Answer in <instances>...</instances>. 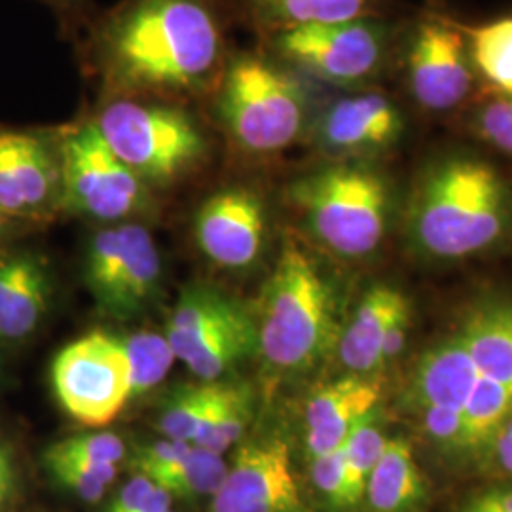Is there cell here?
I'll return each mask as SVG.
<instances>
[{
	"label": "cell",
	"instance_id": "cell-1",
	"mask_svg": "<svg viewBox=\"0 0 512 512\" xmlns=\"http://www.w3.org/2000/svg\"><path fill=\"white\" fill-rule=\"evenodd\" d=\"M232 0H118L93 21L88 54L126 97H192L217 90L230 59Z\"/></svg>",
	"mask_w": 512,
	"mask_h": 512
},
{
	"label": "cell",
	"instance_id": "cell-2",
	"mask_svg": "<svg viewBox=\"0 0 512 512\" xmlns=\"http://www.w3.org/2000/svg\"><path fill=\"white\" fill-rule=\"evenodd\" d=\"M408 251L431 264L494 253L512 236V190L494 165L467 152L431 160L404 209Z\"/></svg>",
	"mask_w": 512,
	"mask_h": 512
},
{
	"label": "cell",
	"instance_id": "cell-3",
	"mask_svg": "<svg viewBox=\"0 0 512 512\" xmlns=\"http://www.w3.org/2000/svg\"><path fill=\"white\" fill-rule=\"evenodd\" d=\"M255 319L256 353L277 374L308 372L336 349L342 327L334 285L298 239H285Z\"/></svg>",
	"mask_w": 512,
	"mask_h": 512
},
{
	"label": "cell",
	"instance_id": "cell-4",
	"mask_svg": "<svg viewBox=\"0 0 512 512\" xmlns=\"http://www.w3.org/2000/svg\"><path fill=\"white\" fill-rule=\"evenodd\" d=\"M302 228L325 253L361 262L378 255L395 215V190L368 162L330 160L289 186Z\"/></svg>",
	"mask_w": 512,
	"mask_h": 512
},
{
	"label": "cell",
	"instance_id": "cell-5",
	"mask_svg": "<svg viewBox=\"0 0 512 512\" xmlns=\"http://www.w3.org/2000/svg\"><path fill=\"white\" fill-rule=\"evenodd\" d=\"M219 114L234 145L255 156L283 152L308 128V95L293 69L270 54L230 55Z\"/></svg>",
	"mask_w": 512,
	"mask_h": 512
},
{
	"label": "cell",
	"instance_id": "cell-6",
	"mask_svg": "<svg viewBox=\"0 0 512 512\" xmlns=\"http://www.w3.org/2000/svg\"><path fill=\"white\" fill-rule=\"evenodd\" d=\"M95 126L112 152L148 186L177 183L205 160L207 139L186 110L126 97L110 101Z\"/></svg>",
	"mask_w": 512,
	"mask_h": 512
},
{
	"label": "cell",
	"instance_id": "cell-7",
	"mask_svg": "<svg viewBox=\"0 0 512 512\" xmlns=\"http://www.w3.org/2000/svg\"><path fill=\"white\" fill-rule=\"evenodd\" d=\"M391 37L384 19L370 16L293 27L264 37V42L266 52L294 73L349 88L378 76Z\"/></svg>",
	"mask_w": 512,
	"mask_h": 512
},
{
	"label": "cell",
	"instance_id": "cell-8",
	"mask_svg": "<svg viewBox=\"0 0 512 512\" xmlns=\"http://www.w3.org/2000/svg\"><path fill=\"white\" fill-rule=\"evenodd\" d=\"M165 338L175 359L202 382H217L258 351L255 315L209 287H190L181 294Z\"/></svg>",
	"mask_w": 512,
	"mask_h": 512
},
{
	"label": "cell",
	"instance_id": "cell-9",
	"mask_svg": "<svg viewBox=\"0 0 512 512\" xmlns=\"http://www.w3.org/2000/svg\"><path fill=\"white\" fill-rule=\"evenodd\" d=\"M61 158V207L105 224L141 215L150 186L107 145L95 122L69 129L57 143Z\"/></svg>",
	"mask_w": 512,
	"mask_h": 512
},
{
	"label": "cell",
	"instance_id": "cell-10",
	"mask_svg": "<svg viewBox=\"0 0 512 512\" xmlns=\"http://www.w3.org/2000/svg\"><path fill=\"white\" fill-rule=\"evenodd\" d=\"M52 385L63 410L88 427L114 420L131 397L126 336L93 330L55 355Z\"/></svg>",
	"mask_w": 512,
	"mask_h": 512
},
{
	"label": "cell",
	"instance_id": "cell-11",
	"mask_svg": "<svg viewBox=\"0 0 512 512\" xmlns=\"http://www.w3.org/2000/svg\"><path fill=\"white\" fill-rule=\"evenodd\" d=\"M162 256L152 234L137 222H116L93 234L86 251V285L99 310L131 319L158 293Z\"/></svg>",
	"mask_w": 512,
	"mask_h": 512
},
{
	"label": "cell",
	"instance_id": "cell-12",
	"mask_svg": "<svg viewBox=\"0 0 512 512\" xmlns=\"http://www.w3.org/2000/svg\"><path fill=\"white\" fill-rule=\"evenodd\" d=\"M406 80L427 112H452L471 97L476 73L459 21L442 14L418 19L406 44Z\"/></svg>",
	"mask_w": 512,
	"mask_h": 512
},
{
	"label": "cell",
	"instance_id": "cell-13",
	"mask_svg": "<svg viewBox=\"0 0 512 512\" xmlns=\"http://www.w3.org/2000/svg\"><path fill=\"white\" fill-rule=\"evenodd\" d=\"M63 203L59 147L35 131L0 129V213L46 220Z\"/></svg>",
	"mask_w": 512,
	"mask_h": 512
},
{
	"label": "cell",
	"instance_id": "cell-14",
	"mask_svg": "<svg viewBox=\"0 0 512 512\" xmlns=\"http://www.w3.org/2000/svg\"><path fill=\"white\" fill-rule=\"evenodd\" d=\"M414 310L406 294L389 283L368 287L340 330L336 355L349 374L376 376L403 355Z\"/></svg>",
	"mask_w": 512,
	"mask_h": 512
},
{
	"label": "cell",
	"instance_id": "cell-15",
	"mask_svg": "<svg viewBox=\"0 0 512 512\" xmlns=\"http://www.w3.org/2000/svg\"><path fill=\"white\" fill-rule=\"evenodd\" d=\"M194 236L202 255L217 268L249 270L268 243V205L251 188H224L202 203L194 220Z\"/></svg>",
	"mask_w": 512,
	"mask_h": 512
},
{
	"label": "cell",
	"instance_id": "cell-16",
	"mask_svg": "<svg viewBox=\"0 0 512 512\" xmlns=\"http://www.w3.org/2000/svg\"><path fill=\"white\" fill-rule=\"evenodd\" d=\"M401 109L380 92H357L330 103L313 124V143L330 160L368 162L401 143Z\"/></svg>",
	"mask_w": 512,
	"mask_h": 512
},
{
	"label": "cell",
	"instance_id": "cell-17",
	"mask_svg": "<svg viewBox=\"0 0 512 512\" xmlns=\"http://www.w3.org/2000/svg\"><path fill=\"white\" fill-rule=\"evenodd\" d=\"M209 512H308L281 439L243 444L213 495Z\"/></svg>",
	"mask_w": 512,
	"mask_h": 512
},
{
	"label": "cell",
	"instance_id": "cell-18",
	"mask_svg": "<svg viewBox=\"0 0 512 512\" xmlns=\"http://www.w3.org/2000/svg\"><path fill=\"white\" fill-rule=\"evenodd\" d=\"M476 380L475 365L450 327L418 355L404 387V406L410 412L423 408L463 410Z\"/></svg>",
	"mask_w": 512,
	"mask_h": 512
},
{
	"label": "cell",
	"instance_id": "cell-19",
	"mask_svg": "<svg viewBox=\"0 0 512 512\" xmlns=\"http://www.w3.org/2000/svg\"><path fill=\"white\" fill-rule=\"evenodd\" d=\"M382 387L374 376L348 374L321 385L306 403V448L311 458L338 450L351 429L376 412Z\"/></svg>",
	"mask_w": 512,
	"mask_h": 512
},
{
	"label": "cell",
	"instance_id": "cell-20",
	"mask_svg": "<svg viewBox=\"0 0 512 512\" xmlns=\"http://www.w3.org/2000/svg\"><path fill=\"white\" fill-rule=\"evenodd\" d=\"M52 300V277L40 256L0 251V338L25 340L40 327Z\"/></svg>",
	"mask_w": 512,
	"mask_h": 512
},
{
	"label": "cell",
	"instance_id": "cell-21",
	"mask_svg": "<svg viewBox=\"0 0 512 512\" xmlns=\"http://www.w3.org/2000/svg\"><path fill=\"white\" fill-rule=\"evenodd\" d=\"M478 376L512 387V296H484L452 325Z\"/></svg>",
	"mask_w": 512,
	"mask_h": 512
},
{
	"label": "cell",
	"instance_id": "cell-22",
	"mask_svg": "<svg viewBox=\"0 0 512 512\" xmlns=\"http://www.w3.org/2000/svg\"><path fill=\"white\" fill-rule=\"evenodd\" d=\"M385 0H232L234 14L260 37L277 31L382 16Z\"/></svg>",
	"mask_w": 512,
	"mask_h": 512
},
{
	"label": "cell",
	"instance_id": "cell-23",
	"mask_svg": "<svg viewBox=\"0 0 512 512\" xmlns=\"http://www.w3.org/2000/svg\"><path fill=\"white\" fill-rule=\"evenodd\" d=\"M365 499L372 512L420 511L427 499V486L406 440H387L384 454L366 482Z\"/></svg>",
	"mask_w": 512,
	"mask_h": 512
},
{
	"label": "cell",
	"instance_id": "cell-24",
	"mask_svg": "<svg viewBox=\"0 0 512 512\" xmlns=\"http://www.w3.org/2000/svg\"><path fill=\"white\" fill-rule=\"evenodd\" d=\"M475 73L492 92L512 97V16L480 25L459 23Z\"/></svg>",
	"mask_w": 512,
	"mask_h": 512
},
{
	"label": "cell",
	"instance_id": "cell-25",
	"mask_svg": "<svg viewBox=\"0 0 512 512\" xmlns=\"http://www.w3.org/2000/svg\"><path fill=\"white\" fill-rule=\"evenodd\" d=\"M253 416V391L249 385L222 384L192 444L211 452H228L245 435Z\"/></svg>",
	"mask_w": 512,
	"mask_h": 512
},
{
	"label": "cell",
	"instance_id": "cell-26",
	"mask_svg": "<svg viewBox=\"0 0 512 512\" xmlns=\"http://www.w3.org/2000/svg\"><path fill=\"white\" fill-rule=\"evenodd\" d=\"M463 418L473 450H486L499 427L512 418V387L478 376Z\"/></svg>",
	"mask_w": 512,
	"mask_h": 512
},
{
	"label": "cell",
	"instance_id": "cell-27",
	"mask_svg": "<svg viewBox=\"0 0 512 512\" xmlns=\"http://www.w3.org/2000/svg\"><path fill=\"white\" fill-rule=\"evenodd\" d=\"M220 382L183 385L165 403L160 431L167 439L194 442L207 412L219 393Z\"/></svg>",
	"mask_w": 512,
	"mask_h": 512
},
{
	"label": "cell",
	"instance_id": "cell-28",
	"mask_svg": "<svg viewBox=\"0 0 512 512\" xmlns=\"http://www.w3.org/2000/svg\"><path fill=\"white\" fill-rule=\"evenodd\" d=\"M385 444L387 440L382 427L376 421V412L359 421L342 444L348 471L349 497L353 505L365 499L366 482L376 463L382 458Z\"/></svg>",
	"mask_w": 512,
	"mask_h": 512
},
{
	"label": "cell",
	"instance_id": "cell-29",
	"mask_svg": "<svg viewBox=\"0 0 512 512\" xmlns=\"http://www.w3.org/2000/svg\"><path fill=\"white\" fill-rule=\"evenodd\" d=\"M228 473V463L222 454L192 444L177 471L160 486L173 497L194 499L202 495H215Z\"/></svg>",
	"mask_w": 512,
	"mask_h": 512
},
{
	"label": "cell",
	"instance_id": "cell-30",
	"mask_svg": "<svg viewBox=\"0 0 512 512\" xmlns=\"http://www.w3.org/2000/svg\"><path fill=\"white\" fill-rule=\"evenodd\" d=\"M126 348L131 363V397H139L162 384L175 363V353L165 334L150 330L135 332L126 336Z\"/></svg>",
	"mask_w": 512,
	"mask_h": 512
},
{
	"label": "cell",
	"instance_id": "cell-31",
	"mask_svg": "<svg viewBox=\"0 0 512 512\" xmlns=\"http://www.w3.org/2000/svg\"><path fill=\"white\" fill-rule=\"evenodd\" d=\"M44 454L82 465H118L126 456V446L114 433H90L55 442Z\"/></svg>",
	"mask_w": 512,
	"mask_h": 512
},
{
	"label": "cell",
	"instance_id": "cell-32",
	"mask_svg": "<svg viewBox=\"0 0 512 512\" xmlns=\"http://www.w3.org/2000/svg\"><path fill=\"white\" fill-rule=\"evenodd\" d=\"M469 128L480 141L512 158V97L492 93L473 110Z\"/></svg>",
	"mask_w": 512,
	"mask_h": 512
},
{
	"label": "cell",
	"instance_id": "cell-33",
	"mask_svg": "<svg viewBox=\"0 0 512 512\" xmlns=\"http://www.w3.org/2000/svg\"><path fill=\"white\" fill-rule=\"evenodd\" d=\"M414 414L420 420L425 437L431 442H435L439 448L452 450V452L473 450L465 418H463V410L423 408Z\"/></svg>",
	"mask_w": 512,
	"mask_h": 512
},
{
	"label": "cell",
	"instance_id": "cell-34",
	"mask_svg": "<svg viewBox=\"0 0 512 512\" xmlns=\"http://www.w3.org/2000/svg\"><path fill=\"white\" fill-rule=\"evenodd\" d=\"M311 480L315 488L329 499L330 505L338 509L353 507L342 446L329 454L311 458Z\"/></svg>",
	"mask_w": 512,
	"mask_h": 512
},
{
	"label": "cell",
	"instance_id": "cell-35",
	"mask_svg": "<svg viewBox=\"0 0 512 512\" xmlns=\"http://www.w3.org/2000/svg\"><path fill=\"white\" fill-rule=\"evenodd\" d=\"M173 505V495L148 476L135 475L110 501L105 512H164Z\"/></svg>",
	"mask_w": 512,
	"mask_h": 512
},
{
	"label": "cell",
	"instance_id": "cell-36",
	"mask_svg": "<svg viewBox=\"0 0 512 512\" xmlns=\"http://www.w3.org/2000/svg\"><path fill=\"white\" fill-rule=\"evenodd\" d=\"M192 442L164 439L139 450L135 458L137 475H145L158 486L177 471L186 454L190 452Z\"/></svg>",
	"mask_w": 512,
	"mask_h": 512
},
{
	"label": "cell",
	"instance_id": "cell-37",
	"mask_svg": "<svg viewBox=\"0 0 512 512\" xmlns=\"http://www.w3.org/2000/svg\"><path fill=\"white\" fill-rule=\"evenodd\" d=\"M44 463H46L48 473L52 475L59 486L73 492L76 497H80L86 503L101 501L103 495L107 492V488H109L99 478L86 473L84 469H80L78 465H74L67 459L44 456Z\"/></svg>",
	"mask_w": 512,
	"mask_h": 512
},
{
	"label": "cell",
	"instance_id": "cell-38",
	"mask_svg": "<svg viewBox=\"0 0 512 512\" xmlns=\"http://www.w3.org/2000/svg\"><path fill=\"white\" fill-rule=\"evenodd\" d=\"M486 452L490 454L495 469L512 478V418L499 427Z\"/></svg>",
	"mask_w": 512,
	"mask_h": 512
},
{
	"label": "cell",
	"instance_id": "cell-39",
	"mask_svg": "<svg viewBox=\"0 0 512 512\" xmlns=\"http://www.w3.org/2000/svg\"><path fill=\"white\" fill-rule=\"evenodd\" d=\"M14 484H16L14 461L8 448L0 442V509L6 505V501L14 492Z\"/></svg>",
	"mask_w": 512,
	"mask_h": 512
},
{
	"label": "cell",
	"instance_id": "cell-40",
	"mask_svg": "<svg viewBox=\"0 0 512 512\" xmlns=\"http://www.w3.org/2000/svg\"><path fill=\"white\" fill-rule=\"evenodd\" d=\"M459 512H497V509L490 499L488 490L486 492H478V494L471 495L463 505Z\"/></svg>",
	"mask_w": 512,
	"mask_h": 512
},
{
	"label": "cell",
	"instance_id": "cell-41",
	"mask_svg": "<svg viewBox=\"0 0 512 512\" xmlns=\"http://www.w3.org/2000/svg\"><path fill=\"white\" fill-rule=\"evenodd\" d=\"M497 512H512V486H499L488 490Z\"/></svg>",
	"mask_w": 512,
	"mask_h": 512
},
{
	"label": "cell",
	"instance_id": "cell-42",
	"mask_svg": "<svg viewBox=\"0 0 512 512\" xmlns=\"http://www.w3.org/2000/svg\"><path fill=\"white\" fill-rule=\"evenodd\" d=\"M44 2H48L52 8L65 16H74L80 12V8L86 0H44Z\"/></svg>",
	"mask_w": 512,
	"mask_h": 512
},
{
	"label": "cell",
	"instance_id": "cell-43",
	"mask_svg": "<svg viewBox=\"0 0 512 512\" xmlns=\"http://www.w3.org/2000/svg\"><path fill=\"white\" fill-rule=\"evenodd\" d=\"M8 217L4 215V213H0V241L4 238V234H6V226H8Z\"/></svg>",
	"mask_w": 512,
	"mask_h": 512
},
{
	"label": "cell",
	"instance_id": "cell-44",
	"mask_svg": "<svg viewBox=\"0 0 512 512\" xmlns=\"http://www.w3.org/2000/svg\"><path fill=\"white\" fill-rule=\"evenodd\" d=\"M164 512H175V511H173V509H169V511H164Z\"/></svg>",
	"mask_w": 512,
	"mask_h": 512
}]
</instances>
